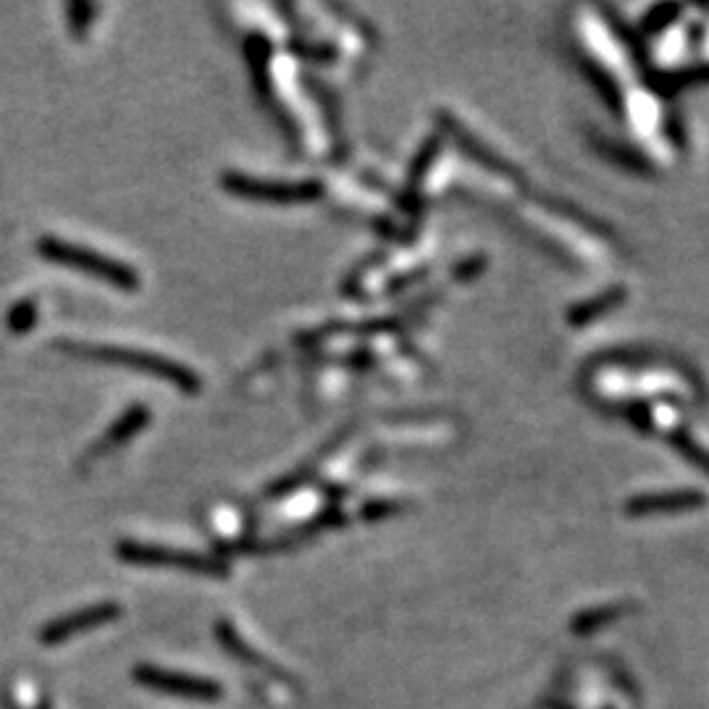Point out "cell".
Returning <instances> with one entry per match:
<instances>
[{
    "label": "cell",
    "instance_id": "cell-1",
    "mask_svg": "<svg viewBox=\"0 0 709 709\" xmlns=\"http://www.w3.org/2000/svg\"><path fill=\"white\" fill-rule=\"evenodd\" d=\"M61 350H66V353L77 357H87V360L111 363V366H124V368H131V371L148 374L153 376V379L166 381V384L177 387L179 392H187V394H194L203 389L200 376L190 371V368L181 366V363L166 360L163 355L145 353V350L113 347V344H61Z\"/></svg>",
    "mask_w": 709,
    "mask_h": 709
},
{
    "label": "cell",
    "instance_id": "cell-2",
    "mask_svg": "<svg viewBox=\"0 0 709 709\" xmlns=\"http://www.w3.org/2000/svg\"><path fill=\"white\" fill-rule=\"evenodd\" d=\"M40 255L46 261L61 263V266L68 268H79L87 276H96V279L105 281V284L118 287V290H137L140 287V276L127 263H118L105 258V255L92 253V250L79 248V244L64 242V240H53V237H46L40 240Z\"/></svg>",
    "mask_w": 709,
    "mask_h": 709
},
{
    "label": "cell",
    "instance_id": "cell-3",
    "mask_svg": "<svg viewBox=\"0 0 709 709\" xmlns=\"http://www.w3.org/2000/svg\"><path fill=\"white\" fill-rule=\"evenodd\" d=\"M118 557L137 565H159V568L187 570V573L208 575V579H226L229 570L221 560L208 555H198V552H179L168 547H155V544H135L124 542L118 544Z\"/></svg>",
    "mask_w": 709,
    "mask_h": 709
},
{
    "label": "cell",
    "instance_id": "cell-4",
    "mask_svg": "<svg viewBox=\"0 0 709 709\" xmlns=\"http://www.w3.org/2000/svg\"><path fill=\"white\" fill-rule=\"evenodd\" d=\"M224 187L231 194L248 200H266V203H305V200H316L321 194V187L316 181L287 185V181H263L242 177V174H226Z\"/></svg>",
    "mask_w": 709,
    "mask_h": 709
},
{
    "label": "cell",
    "instance_id": "cell-5",
    "mask_svg": "<svg viewBox=\"0 0 709 709\" xmlns=\"http://www.w3.org/2000/svg\"><path fill=\"white\" fill-rule=\"evenodd\" d=\"M135 681H140L142 686L153 688V692L179 696V699H192V701H216L224 696V688L218 683L205 681V678H192V675H179L172 673V670L161 668H142L135 670Z\"/></svg>",
    "mask_w": 709,
    "mask_h": 709
},
{
    "label": "cell",
    "instance_id": "cell-6",
    "mask_svg": "<svg viewBox=\"0 0 709 709\" xmlns=\"http://www.w3.org/2000/svg\"><path fill=\"white\" fill-rule=\"evenodd\" d=\"M118 615H122V607L113 605V602L85 607V610L64 615V618L48 623L40 633V642L42 644H64V642H68V638L79 636V633H87V631L98 629V625L111 623V620H116Z\"/></svg>",
    "mask_w": 709,
    "mask_h": 709
},
{
    "label": "cell",
    "instance_id": "cell-7",
    "mask_svg": "<svg viewBox=\"0 0 709 709\" xmlns=\"http://www.w3.org/2000/svg\"><path fill=\"white\" fill-rule=\"evenodd\" d=\"M148 420H150V410H148V407H142V405L129 407V410L124 413V416L118 418L116 423H113L103 436H100V442H96L90 450H87L85 463L96 460V457L109 455V452L118 450V447H122V444H127L131 436L140 434V431L145 429Z\"/></svg>",
    "mask_w": 709,
    "mask_h": 709
},
{
    "label": "cell",
    "instance_id": "cell-8",
    "mask_svg": "<svg viewBox=\"0 0 709 709\" xmlns=\"http://www.w3.org/2000/svg\"><path fill=\"white\" fill-rule=\"evenodd\" d=\"M37 321V305L35 300H22V303L11 307L9 313V329L16 331V334H24L29 331Z\"/></svg>",
    "mask_w": 709,
    "mask_h": 709
},
{
    "label": "cell",
    "instance_id": "cell-9",
    "mask_svg": "<svg viewBox=\"0 0 709 709\" xmlns=\"http://www.w3.org/2000/svg\"><path fill=\"white\" fill-rule=\"evenodd\" d=\"M92 14H96V5H90V3H74V5H68V18H72V33H77V35L85 33L87 22H90Z\"/></svg>",
    "mask_w": 709,
    "mask_h": 709
}]
</instances>
